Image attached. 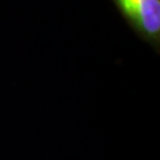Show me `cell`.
Here are the masks:
<instances>
[{
	"mask_svg": "<svg viewBox=\"0 0 160 160\" xmlns=\"http://www.w3.org/2000/svg\"><path fill=\"white\" fill-rule=\"evenodd\" d=\"M139 38L160 49V0H112Z\"/></svg>",
	"mask_w": 160,
	"mask_h": 160,
	"instance_id": "cell-1",
	"label": "cell"
}]
</instances>
